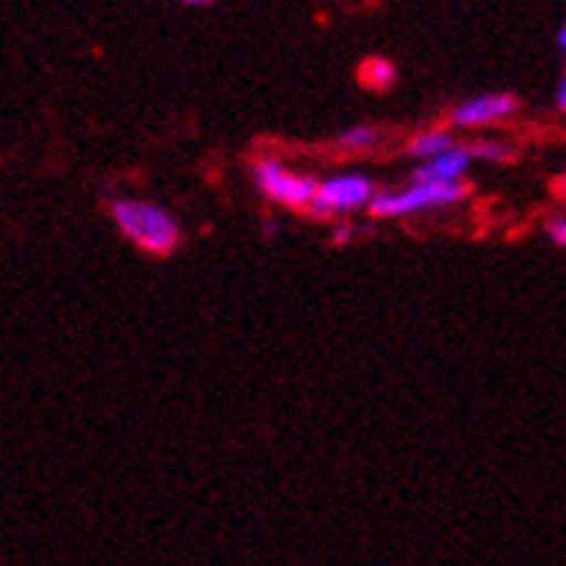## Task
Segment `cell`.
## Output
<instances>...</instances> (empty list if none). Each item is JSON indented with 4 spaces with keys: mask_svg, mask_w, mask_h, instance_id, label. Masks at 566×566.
<instances>
[{
    "mask_svg": "<svg viewBox=\"0 0 566 566\" xmlns=\"http://www.w3.org/2000/svg\"><path fill=\"white\" fill-rule=\"evenodd\" d=\"M108 212L115 230L143 254L170 258L181 248V223L175 212H167L150 199H115Z\"/></svg>",
    "mask_w": 566,
    "mask_h": 566,
    "instance_id": "obj_1",
    "label": "cell"
},
{
    "mask_svg": "<svg viewBox=\"0 0 566 566\" xmlns=\"http://www.w3.org/2000/svg\"><path fill=\"white\" fill-rule=\"evenodd\" d=\"M470 195V185L455 181V185H424V181H410L400 191H376V199L368 202V212L376 219H407V216H421L434 209H449L462 202Z\"/></svg>",
    "mask_w": 566,
    "mask_h": 566,
    "instance_id": "obj_2",
    "label": "cell"
},
{
    "mask_svg": "<svg viewBox=\"0 0 566 566\" xmlns=\"http://www.w3.org/2000/svg\"><path fill=\"white\" fill-rule=\"evenodd\" d=\"M254 185L272 206L295 209V212H306L313 195H316V178L300 175V170H292L279 157H258L254 160Z\"/></svg>",
    "mask_w": 566,
    "mask_h": 566,
    "instance_id": "obj_3",
    "label": "cell"
},
{
    "mask_svg": "<svg viewBox=\"0 0 566 566\" xmlns=\"http://www.w3.org/2000/svg\"><path fill=\"white\" fill-rule=\"evenodd\" d=\"M373 199H376V185L365 175L348 170V175H331L324 181H316V195L306 212L313 219H344L358 209H368Z\"/></svg>",
    "mask_w": 566,
    "mask_h": 566,
    "instance_id": "obj_4",
    "label": "cell"
},
{
    "mask_svg": "<svg viewBox=\"0 0 566 566\" xmlns=\"http://www.w3.org/2000/svg\"><path fill=\"white\" fill-rule=\"evenodd\" d=\"M514 112H518V97L507 91H490V94H476L459 102L449 118L455 129H486V126L514 118Z\"/></svg>",
    "mask_w": 566,
    "mask_h": 566,
    "instance_id": "obj_5",
    "label": "cell"
},
{
    "mask_svg": "<svg viewBox=\"0 0 566 566\" xmlns=\"http://www.w3.org/2000/svg\"><path fill=\"white\" fill-rule=\"evenodd\" d=\"M473 167V154L470 146H452V150L438 154L431 160H421L413 167V178L410 181H424V185H455L465 178V170Z\"/></svg>",
    "mask_w": 566,
    "mask_h": 566,
    "instance_id": "obj_6",
    "label": "cell"
},
{
    "mask_svg": "<svg viewBox=\"0 0 566 566\" xmlns=\"http://www.w3.org/2000/svg\"><path fill=\"white\" fill-rule=\"evenodd\" d=\"M452 146H455V136H452L449 129H424V133L410 136L407 154H410L417 164H421V160H431V157H438V154L452 150Z\"/></svg>",
    "mask_w": 566,
    "mask_h": 566,
    "instance_id": "obj_7",
    "label": "cell"
},
{
    "mask_svg": "<svg viewBox=\"0 0 566 566\" xmlns=\"http://www.w3.org/2000/svg\"><path fill=\"white\" fill-rule=\"evenodd\" d=\"M358 81L368 91H389L392 84H397V66H392L386 56H368L358 66Z\"/></svg>",
    "mask_w": 566,
    "mask_h": 566,
    "instance_id": "obj_8",
    "label": "cell"
},
{
    "mask_svg": "<svg viewBox=\"0 0 566 566\" xmlns=\"http://www.w3.org/2000/svg\"><path fill=\"white\" fill-rule=\"evenodd\" d=\"M376 143H379L376 126H348V129H340L334 136V146L344 154H365V150H373Z\"/></svg>",
    "mask_w": 566,
    "mask_h": 566,
    "instance_id": "obj_9",
    "label": "cell"
},
{
    "mask_svg": "<svg viewBox=\"0 0 566 566\" xmlns=\"http://www.w3.org/2000/svg\"><path fill=\"white\" fill-rule=\"evenodd\" d=\"M470 154H473V160H486V164H507L514 157V150L501 139H480L470 146Z\"/></svg>",
    "mask_w": 566,
    "mask_h": 566,
    "instance_id": "obj_10",
    "label": "cell"
},
{
    "mask_svg": "<svg viewBox=\"0 0 566 566\" xmlns=\"http://www.w3.org/2000/svg\"><path fill=\"white\" fill-rule=\"evenodd\" d=\"M549 237H553V243H559V248H566V216L553 219V223H549Z\"/></svg>",
    "mask_w": 566,
    "mask_h": 566,
    "instance_id": "obj_11",
    "label": "cell"
},
{
    "mask_svg": "<svg viewBox=\"0 0 566 566\" xmlns=\"http://www.w3.org/2000/svg\"><path fill=\"white\" fill-rule=\"evenodd\" d=\"M348 240H355V227L352 223H337L334 227V243H348Z\"/></svg>",
    "mask_w": 566,
    "mask_h": 566,
    "instance_id": "obj_12",
    "label": "cell"
},
{
    "mask_svg": "<svg viewBox=\"0 0 566 566\" xmlns=\"http://www.w3.org/2000/svg\"><path fill=\"white\" fill-rule=\"evenodd\" d=\"M556 108L566 115V70H563V81H559V91H556Z\"/></svg>",
    "mask_w": 566,
    "mask_h": 566,
    "instance_id": "obj_13",
    "label": "cell"
},
{
    "mask_svg": "<svg viewBox=\"0 0 566 566\" xmlns=\"http://www.w3.org/2000/svg\"><path fill=\"white\" fill-rule=\"evenodd\" d=\"M178 4H185V8H212V4H219V0H178Z\"/></svg>",
    "mask_w": 566,
    "mask_h": 566,
    "instance_id": "obj_14",
    "label": "cell"
},
{
    "mask_svg": "<svg viewBox=\"0 0 566 566\" xmlns=\"http://www.w3.org/2000/svg\"><path fill=\"white\" fill-rule=\"evenodd\" d=\"M556 45L563 49V56H566V21L559 24V32H556Z\"/></svg>",
    "mask_w": 566,
    "mask_h": 566,
    "instance_id": "obj_15",
    "label": "cell"
},
{
    "mask_svg": "<svg viewBox=\"0 0 566 566\" xmlns=\"http://www.w3.org/2000/svg\"><path fill=\"white\" fill-rule=\"evenodd\" d=\"M559 195H563V199H566V175L559 178Z\"/></svg>",
    "mask_w": 566,
    "mask_h": 566,
    "instance_id": "obj_16",
    "label": "cell"
}]
</instances>
